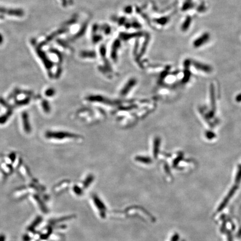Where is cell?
Segmentation results:
<instances>
[{
	"label": "cell",
	"mask_w": 241,
	"mask_h": 241,
	"mask_svg": "<svg viewBox=\"0 0 241 241\" xmlns=\"http://www.w3.org/2000/svg\"><path fill=\"white\" fill-rule=\"evenodd\" d=\"M15 98H12L14 100V104L17 106H24L28 105L31 100V92L28 91H19L15 93Z\"/></svg>",
	"instance_id": "obj_1"
},
{
	"label": "cell",
	"mask_w": 241,
	"mask_h": 241,
	"mask_svg": "<svg viewBox=\"0 0 241 241\" xmlns=\"http://www.w3.org/2000/svg\"><path fill=\"white\" fill-rule=\"evenodd\" d=\"M237 189H238V186L237 185H234V186H233L232 187V189L230 190V191H229L228 195L226 197V198L224 199L222 202L221 203L219 207L218 208L217 210L218 212H220L222 211L227 206V204L228 203L230 199L233 196V195L235 193V192H236V191L237 190Z\"/></svg>",
	"instance_id": "obj_2"
},
{
	"label": "cell",
	"mask_w": 241,
	"mask_h": 241,
	"mask_svg": "<svg viewBox=\"0 0 241 241\" xmlns=\"http://www.w3.org/2000/svg\"><path fill=\"white\" fill-rule=\"evenodd\" d=\"M210 36L208 33H205L200 36L199 38H198L194 41V46L195 47H199L203 46L204 44L208 42L209 40Z\"/></svg>",
	"instance_id": "obj_3"
},
{
	"label": "cell",
	"mask_w": 241,
	"mask_h": 241,
	"mask_svg": "<svg viewBox=\"0 0 241 241\" xmlns=\"http://www.w3.org/2000/svg\"><path fill=\"white\" fill-rule=\"evenodd\" d=\"M194 66L198 69L203 71H204L205 72L209 73L211 71L210 67H209L207 65H205V64L199 63L198 62H194Z\"/></svg>",
	"instance_id": "obj_4"
},
{
	"label": "cell",
	"mask_w": 241,
	"mask_h": 241,
	"mask_svg": "<svg viewBox=\"0 0 241 241\" xmlns=\"http://www.w3.org/2000/svg\"><path fill=\"white\" fill-rule=\"evenodd\" d=\"M22 119L25 121L24 125V130L26 133H28L30 131V126L28 121V116L26 114H23L22 115Z\"/></svg>",
	"instance_id": "obj_5"
},
{
	"label": "cell",
	"mask_w": 241,
	"mask_h": 241,
	"mask_svg": "<svg viewBox=\"0 0 241 241\" xmlns=\"http://www.w3.org/2000/svg\"><path fill=\"white\" fill-rule=\"evenodd\" d=\"M93 200H94L95 204L96 205V206L99 209V210L103 211L106 209V207H105L104 204L97 196H95V195L93 196Z\"/></svg>",
	"instance_id": "obj_6"
},
{
	"label": "cell",
	"mask_w": 241,
	"mask_h": 241,
	"mask_svg": "<svg viewBox=\"0 0 241 241\" xmlns=\"http://www.w3.org/2000/svg\"><path fill=\"white\" fill-rule=\"evenodd\" d=\"M191 23V18L190 17H187L186 20L185 21L184 23L182 26V28L184 30H186L189 28V26Z\"/></svg>",
	"instance_id": "obj_7"
},
{
	"label": "cell",
	"mask_w": 241,
	"mask_h": 241,
	"mask_svg": "<svg viewBox=\"0 0 241 241\" xmlns=\"http://www.w3.org/2000/svg\"><path fill=\"white\" fill-rule=\"evenodd\" d=\"M241 181V165L239 166L238 170L236 176V179L235 181L237 184H239Z\"/></svg>",
	"instance_id": "obj_8"
},
{
	"label": "cell",
	"mask_w": 241,
	"mask_h": 241,
	"mask_svg": "<svg viewBox=\"0 0 241 241\" xmlns=\"http://www.w3.org/2000/svg\"><path fill=\"white\" fill-rule=\"evenodd\" d=\"M45 93V95H46V96L50 97V96H52V95H54L53 94V90H52V89H47V90H46Z\"/></svg>",
	"instance_id": "obj_9"
},
{
	"label": "cell",
	"mask_w": 241,
	"mask_h": 241,
	"mask_svg": "<svg viewBox=\"0 0 241 241\" xmlns=\"http://www.w3.org/2000/svg\"><path fill=\"white\" fill-rule=\"evenodd\" d=\"M92 180H93V178H92V177H90V176L88 178H87V179L86 180V181H85V182L84 183V187L87 188V187L90 184V183L92 182Z\"/></svg>",
	"instance_id": "obj_10"
},
{
	"label": "cell",
	"mask_w": 241,
	"mask_h": 241,
	"mask_svg": "<svg viewBox=\"0 0 241 241\" xmlns=\"http://www.w3.org/2000/svg\"><path fill=\"white\" fill-rule=\"evenodd\" d=\"M179 235L177 233H175L171 238V241H179Z\"/></svg>",
	"instance_id": "obj_11"
},
{
	"label": "cell",
	"mask_w": 241,
	"mask_h": 241,
	"mask_svg": "<svg viewBox=\"0 0 241 241\" xmlns=\"http://www.w3.org/2000/svg\"><path fill=\"white\" fill-rule=\"evenodd\" d=\"M74 191H75L76 193L78 194V195H81V194H82V189L79 188V187H78V186H76L74 188Z\"/></svg>",
	"instance_id": "obj_12"
},
{
	"label": "cell",
	"mask_w": 241,
	"mask_h": 241,
	"mask_svg": "<svg viewBox=\"0 0 241 241\" xmlns=\"http://www.w3.org/2000/svg\"><path fill=\"white\" fill-rule=\"evenodd\" d=\"M237 236L238 237H241V228L238 232V233H237Z\"/></svg>",
	"instance_id": "obj_13"
}]
</instances>
